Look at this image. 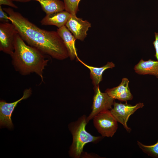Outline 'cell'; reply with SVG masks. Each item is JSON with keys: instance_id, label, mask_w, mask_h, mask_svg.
Segmentation results:
<instances>
[{"instance_id": "1", "label": "cell", "mask_w": 158, "mask_h": 158, "mask_svg": "<svg viewBox=\"0 0 158 158\" xmlns=\"http://www.w3.org/2000/svg\"><path fill=\"white\" fill-rule=\"evenodd\" d=\"M3 9L8 15L10 21L18 34L28 45L56 59L62 60L69 57L68 50L57 31L40 28L10 7Z\"/></svg>"}, {"instance_id": "2", "label": "cell", "mask_w": 158, "mask_h": 158, "mask_svg": "<svg viewBox=\"0 0 158 158\" xmlns=\"http://www.w3.org/2000/svg\"><path fill=\"white\" fill-rule=\"evenodd\" d=\"M37 49L28 44L19 34L15 38L14 50L10 55L15 70L25 75L35 73L44 82L43 71L49 60Z\"/></svg>"}, {"instance_id": "3", "label": "cell", "mask_w": 158, "mask_h": 158, "mask_svg": "<svg viewBox=\"0 0 158 158\" xmlns=\"http://www.w3.org/2000/svg\"><path fill=\"white\" fill-rule=\"evenodd\" d=\"M86 116L83 115L76 121L71 122L68 128L73 137V141L69 151L70 156L73 158H79L81 156L84 146L89 142H95L102 138L95 136L87 131L85 127Z\"/></svg>"}, {"instance_id": "4", "label": "cell", "mask_w": 158, "mask_h": 158, "mask_svg": "<svg viewBox=\"0 0 158 158\" xmlns=\"http://www.w3.org/2000/svg\"><path fill=\"white\" fill-rule=\"evenodd\" d=\"M93 119L95 127L103 137H112L116 132L118 122L110 110L99 113Z\"/></svg>"}, {"instance_id": "5", "label": "cell", "mask_w": 158, "mask_h": 158, "mask_svg": "<svg viewBox=\"0 0 158 158\" xmlns=\"http://www.w3.org/2000/svg\"><path fill=\"white\" fill-rule=\"evenodd\" d=\"M113 106V107L110 110L111 113L117 122L122 124L128 132L130 133L132 130L127 125L129 118L137 109L143 107V103L139 102L133 106L127 104V102L123 104L114 101Z\"/></svg>"}, {"instance_id": "6", "label": "cell", "mask_w": 158, "mask_h": 158, "mask_svg": "<svg viewBox=\"0 0 158 158\" xmlns=\"http://www.w3.org/2000/svg\"><path fill=\"white\" fill-rule=\"evenodd\" d=\"M94 95L92 107V111L89 116L87 117V123L97 114L99 113L110 110L113 105L114 99L106 92H102L99 85L94 87Z\"/></svg>"}, {"instance_id": "7", "label": "cell", "mask_w": 158, "mask_h": 158, "mask_svg": "<svg viewBox=\"0 0 158 158\" xmlns=\"http://www.w3.org/2000/svg\"><path fill=\"white\" fill-rule=\"evenodd\" d=\"M18 31L11 23H0V50L11 55L14 50L15 38Z\"/></svg>"}, {"instance_id": "8", "label": "cell", "mask_w": 158, "mask_h": 158, "mask_svg": "<svg viewBox=\"0 0 158 158\" xmlns=\"http://www.w3.org/2000/svg\"><path fill=\"white\" fill-rule=\"evenodd\" d=\"M31 88L26 89L24 91L23 97L19 99L12 103H8L4 100L0 101V126L6 127L9 129L13 127L11 116L15 108L21 100L27 99L32 94Z\"/></svg>"}, {"instance_id": "9", "label": "cell", "mask_w": 158, "mask_h": 158, "mask_svg": "<svg viewBox=\"0 0 158 158\" xmlns=\"http://www.w3.org/2000/svg\"><path fill=\"white\" fill-rule=\"evenodd\" d=\"M65 26L76 39L83 41L86 37L87 32L91 27V24L87 20H83L76 16L71 15Z\"/></svg>"}, {"instance_id": "10", "label": "cell", "mask_w": 158, "mask_h": 158, "mask_svg": "<svg viewBox=\"0 0 158 158\" xmlns=\"http://www.w3.org/2000/svg\"><path fill=\"white\" fill-rule=\"evenodd\" d=\"M129 81L126 78H123L118 86L106 89L105 92L114 99H117L121 102H127L131 100L133 96L131 93L128 86Z\"/></svg>"}, {"instance_id": "11", "label": "cell", "mask_w": 158, "mask_h": 158, "mask_svg": "<svg viewBox=\"0 0 158 158\" xmlns=\"http://www.w3.org/2000/svg\"><path fill=\"white\" fill-rule=\"evenodd\" d=\"M57 31L64 42L71 60H73L75 58L78 59L79 58L75 45L76 39L74 36L65 25L57 29Z\"/></svg>"}, {"instance_id": "12", "label": "cell", "mask_w": 158, "mask_h": 158, "mask_svg": "<svg viewBox=\"0 0 158 158\" xmlns=\"http://www.w3.org/2000/svg\"><path fill=\"white\" fill-rule=\"evenodd\" d=\"M71 14L66 11H62L46 15L41 20L42 25H54L60 28L65 25Z\"/></svg>"}, {"instance_id": "13", "label": "cell", "mask_w": 158, "mask_h": 158, "mask_svg": "<svg viewBox=\"0 0 158 158\" xmlns=\"http://www.w3.org/2000/svg\"><path fill=\"white\" fill-rule=\"evenodd\" d=\"M135 73L139 75H151L158 78V61L149 59L144 61L142 59L134 68Z\"/></svg>"}, {"instance_id": "14", "label": "cell", "mask_w": 158, "mask_h": 158, "mask_svg": "<svg viewBox=\"0 0 158 158\" xmlns=\"http://www.w3.org/2000/svg\"><path fill=\"white\" fill-rule=\"evenodd\" d=\"M77 60L90 70V77L92 80L94 87L98 85L99 83L102 80V74L106 70L113 68L115 66L114 63L112 62H108L105 65L102 67H97L88 66L79 58Z\"/></svg>"}, {"instance_id": "15", "label": "cell", "mask_w": 158, "mask_h": 158, "mask_svg": "<svg viewBox=\"0 0 158 158\" xmlns=\"http://www.w3.org/2000/svg\"><path fill=\"white\" fill-rule=\"evenodd\" d=\"M40 4L46 15L60 12L65 10L63 2L60 0H34Z\"/></svg>"}, {"instance_id": "16", "label": "cell", "mask_w": 158, "mask_h": 158, "mask_svg": "<svg viewBox=\"0 0 158 158\" xmlns=\"http://www.w3.org/2000/svg\"><path fill=\"white\" fill-rule=\"evenodd\" d=\"M137 144L143 152L152 157L158 158V139L156 143L152 145H145L139 141Z\"/></svg>"}, {"instance_id": "17", "label": "cell", "mask_w": 158, "mask_h": 158, "mask_svg": "<svg viewBox=\"0 0 158 158\" xmlns=\"http://www.w3.org/2000/svg\"><path fill=\"white\" fill-rule=\"evenodd\" d=\"M81 0H63L65 7V10L71 15L76 16L79 11L78 5Z\"/></svg>"}, {"instance_id": "18", "label": "cell", "mask_w": 158, "mask_h": 158, "mask_svg": "<svg viewBox=\"0 0 158 158\" xmlns=\"http://www.w3.org/2000/svg\"><path fill=\"white\" fill-rule=\"evenodd\" d=\"M0 21L1 22H8L10 20L8 18V14L2 8L1 6H0Z\"/></svg>"}, {"instance_id": "19", "label": "cell", "mask_w": 158, "mask_h": 158, "mask_svg": "<svg viewBox=\"0 0 158 158\" xmlns=\"http://www.w3.org/2000/svg\"><path fill=\"white\" fill-rule=\"evenodd\" d=\"M12 0H0V5H6L15 8H18V7L13 2Z\"/></svg>"}, {"instance_id": "20", "label": "cell", "mask_w": 158, "mask_h": 158, "mask_svg": "<svg viewBox=\"0 0 158 158\" xmlns=\"http://www.w3.org/2000/svg\"><path fill=\"white\" fill-rule=\"evenodd\" d=\"M155 40L153 44L155 49L156 53L155 56L158 61V33L155 32Z\"/></svg>"}, {"instance_id": "21", "label": "cell", "mask_w": 158, "mask_h": 158, "mask_svg": "<svg viewBox=\"0 0 158 158\" xmlns=\"http://www.w3.org/2000/svg\"><path fill=\"white\" fill-rule=\"evenodd\" d=\"M13 1H16L17 2H27L31 1H34V0H12Z\"/></svg>"}]
</instances>
